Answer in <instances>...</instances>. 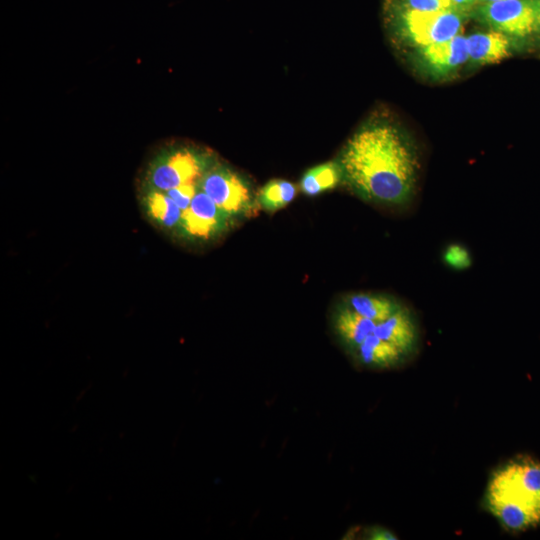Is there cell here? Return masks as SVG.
<instances>
[{"instance_id":"obj_1","label":"cell","mask_w":540,"mask_h":540,"mask_svg":"<svg viewBox=\"0 0 540 540\" xmlns=\"http://www.w3.org/2000/svg\"><path fill=\"white\" fill-rule=\"evenodd\" d=\"M339 165L348 185L366 201L403 207L415 195L418 156L392 124L378 121L360 128L345 144Z\"/></svg>"},{"instance_id":"obj_2","label":"cell","mask_w":540,"mask_h":540,"mask_svg":"<svg viewBox=\"0 0 540 540\" xmlns=\"http://www.w3.org/2000/svg\"><path fill=\"white\" fill-rule=\"evenodd\" d=\"M486 509L510 532L540 525V462L516 456L490 476L485 493Z\"/></svg>"},{"instance_id":"obj_3","label":"cell","mask_w":540,"mask_h":540,"mask_svg":"<svg viewBox=\"0 0 540 540\" xmlns=\"http://www.w3.org/2000/svg\"><path fill=\"white\" fill-rule=\"evenodd\" d=\"M397 20L400 34L420 48L449 40L462 29V19L452 8L434 12L402 8Z\"/></svg>"},{"instance_id":"obj_4","label":"cell","mask_w":540,"mask_h":540,"mask_svg":"<svg viewBox=\"0 0 540 540\" xmlns=\"http://www.w3.org/2000/svg\"><path fill=\"white\" fill-rule=\"evenodd\" d=\"M488 25L504 34L526 36L537 28L533 0H502L480 9Z\"/></svg>"},{"instance_id":"obj_5","label":"cell","mask_w":540,"mask_h":540,"mask_svg":"<svg viewBox=\"0 0 540 540\" xmlns=\"http://www.w3.org/2000/svg\"><path fill=\"white\" fill-rule=\"evenodd\" d=\"M200 186L226 214L240 213L250 205L251 195L246 182L227 168L210 170L203 176Z\"/></svg>"},{"instance_id":"obj_6","label":"cell","mask_w":540,"mask_h":540,"mask_svg":"<svg viewBox=\"0 0 540 540\" xmlns=\"http://www.w3.org/2000/svg\"><path fill=\"white\" fill-rule=\"evenodd\" d=\"M201 170L202 164L194 154L188 151L177 152L154 170L152 182L156 188L167 192L181 185L193 183Z\"/></svg>"},{"instance_id":"obj_7","label":"cell","mask_w":540,"mask_h":540,"mask_svg":"<svg viewBox=\"0 0 540 540\" xmlns=\"http://www.w3.org/2000/svg\"><path fill=\"white\" fill-rule=\"evenodd\" d=\"M427 66L437 75L454 72L468 59L467 39L461 33L453 38L420 48Z\"/></svg>"},{"instance_id":"obj_8","label":"cell","mask_w":540,"mask_h":540,"mask_svg":"<svg viewBox=\"0 0 540 540\" xmlns=\"http://www.w3.org/2000/svg\"><path fill=\"white\" fill-rule=\"evenodd\" d=\"M223 214L226 213L201 190L195 193L189 207L183 211L182 221L188 233L204 237L221 226Z\"/></svg>"},{"instance_id":"obj_9","label":"cell","mask_w":540,"mask_h":540,"mask_svg":"<svg viewBox=\"0 0 540 540\" xmlns=\"http://www.w3.org/2000/svg\"><path fill=\"white\" fill-rule=\"evenodd\" d=\"M466 39L469 60L475 63H494L509 55V40L499 31L477 32Z\"/></svg>"},{"instance_id":"obj_10","label":"cell","mask_w":540,"mask_h":540,"mask_svg":"<svg viewBox=\"0 0 540 540\" xmlns=\"http://www.w3.org/2000/svg\"><path fill=\"white\" fill-rule=\"evenodd\" d=\"M341 177L339 163L327 162L309 169L301 179V188L305 194L315 196L336 187Z\"/></svg>"},{"instance_id":"obj_11","label":"cell","mask_w":540,"mask_h":540,"mask_svg":"<svg viewBox=\"0 0 540 540\" xmlns=\"http://www.w3.org/2000/svg\"><path fill=\"white\" fill-rule=\"evenodd\" d=\"M294 184L286 180H271L260 190V205L269 212L285 207L296 196Z\"/></svg>"},{"instance_id":"obj_12","label":"cell","mask_w":540,"mask_h":540,"mask_svg":"<svg viewBox=\"0 0 540 540\" xmlns=\"http://www.w3.org/2000/svg\"><path fill=\"white\" fill-rule=\"evenodd\" d=\"M149 204L152 213L167 227L175 226L182 220L183 211L167 194L154 193Z\"/></svg>"},{"instance_id":"obj_13","label":"cell","mask_w":540,"mask_h":540,"mask_svg":"<svg viewBox=\"0 0 540 540\" xmlns=\"http://www.w3.org/2000/svg\"><path fill=\"white\" fill-rule=\"evenodd\" d=\"M444 264L456 271H463L472 265L471 253L462 244L452 243L445 247L442 253Z\"/></svg>"},{"instance_id":"obj_14","label":"cell","mask_w":540,"mask_h":540,"mask_svg":"<svg viewBox=\"0 0 540 540\" xmlns=\"http://www.w3.org/2000/svg\"><path fill=\"white\" fill-rule=\"evenodd\" d=\"M451 0H404L403 9L434 12L452 8Z\"/></svg>"},{"instance_id":"obj_15","label":"cell","mask_w":540,"mask_h":540,"mask_svg":"<svg viewBox=\"0 0 540 540\" xmlns=\"http://www.w3.org/2000/svg\"><path fill=\"white\" fill-rule=\"evenodd\" d=\"M196 192L197 191L194 184L189 183L170 189L166 192V194L182 211H185L189 207Z\"/></svg>"},{"instance_id":"obj_16","label":"cell","mask_w":540,"mask_h":540,"mask_svg":"<svg viewBox=\"0 0 540 540\" xmlns=\"http://www.w3.org/2000/svg\"><path fill=\"white\" fill-rule=\"evenodd\" d=\"M478 0H451L452 5L458 7H468L477 2Z\"/></svg>"},{"instance_id":"obj_17","label":"cell","mask_w":540,"mask_h":540,"mask_svg":"<svg viewBox=\"0 0 540 540\" xmlns=\"http://www.w3.org/2000/svg\"><path fill=\"white\" fill-rule=\"evenodd\" d=\"M533 3L536 12L537 28H540V0H533Z\"/></svg>"},{"instance_id":"obj_18","label":"cell","mask_w":540,"mask_h":540,"mask_svg":"<svg viewBox=\"0 0 540 540\" xmlns=\"http://www.w3.org/2000/svg\"><path fill=\"white\" fill-rule=\"evenodd\" d=\"M478 1H482V2H484V4H487V3L498 2V1H502V0H478Z\"/></svg>"}]
</instances>
